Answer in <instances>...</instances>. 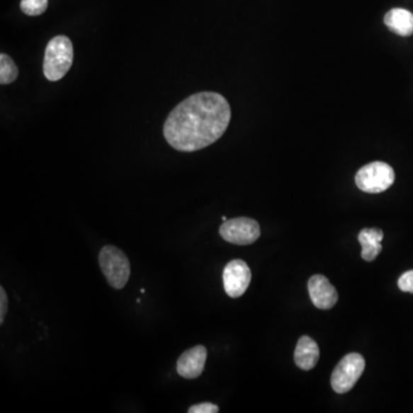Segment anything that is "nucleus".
I'll use <instances>...</instances> for the list:
<instances>
[{"instance_id": "f257e3e1", "label": "nucleus", "mask_w": 413, "mask_h": 413, "mask_svg": "<svg viewBox=\"0 0 413 413\" xmlns=\"http://www.w3.org/2000/svg\"><path fill=\"white\" fill-rule=\"evenodd\" d=\"M231 116L230 103L222 94H192L168 115L163 125V136L177 151H200L223 136Z\"/></svg>"}, {"instance_id": "f03ea898", "label": "nucleus", "mask_w": 413, "mask_h": 413, "mask_svg": "<svg viewBox=\"0 0 413 413\" xmlns=\"http://www.w3.org/2000/svg\"><path fill=\"white\" fill-rule=\"evenodd\" d=\"M74 47L72 40L64 35L55 36L47 43L43 62V72L51 81H60L73 66Z\"/></svg>"}, {"instance_id": "7ed1b4c3", "label": "nucleus", "mask_w": 413, "mask_h": 413, "mask_svg": "<svg viewBox=\"0 0 413 413\" xmlns=\"http://www.w3.org/2000/svg\"><path fill=\"white\" fill-rule=\"evenodd\" d=\"M99 266L106 281L115 290H123L129 281L131 268L127 255L115 246H105L99 253Z\"/></svg>"}, {"instance_id": "20e7f679", "label": "nucleus", "mask_w": 413, "mask_h": 413, "mask_svg": "<svg viewBox=\"0 0 413 413\" xmlns=\"http://www.w3.org/2000/svg\"><path fill=\"white\" fill-rule=\"evenodd\" d=\"M357 187L366 193L385 192L395 181V172L387 163L377 161L362 166L355 177Z\"/></svg>"}, {"instance_id": "39448f33", "label": "nucleus", "mask_w": 413, "mask_h": 413, "mask_svg": "<svg viewBox=\"0 0 413 413\" xmlns=\"http://www.w3.org/2000/svg\"><path fill=\"white\" fill-rule=\"evenodd\" d=\"M365 370V359L357 353H348L336 365L331 378L334 392L346 394L355 387Z\"/></svg>"}, {"instance_id": "423d86ee", "label": "nucleus", "mask_w": 413, "mask_h": 413, "mask_svg": "<svg viewBox=\"0 0 413 413\" xmlns=\"http://www.w3.org/2000/svg\"><path fill=\"white\" fill-rule=\"evenodd\" d=\"M220 234L230 244L246 246L256 242L261 235V229L256 220L251 218H232L220 225Z\"/></svg>"}, {"instance_id": "0eeeda50", "label": "nucleus", "mask_w": 413, "mask_h": 413, "mask_svg": "<svg viewBox=\"0 0 413 413\" xmlns=\"http://www.w3.org/2000/svg\"><path fill=\"white\" fill-rule=\"evenodd\" d=\"M251 272L242 259H233L227 263L223 271L224 290L227 295L237 299L244 295L251 284Z\"/></svg>"}, {"instance_id": "6e6552de", "label": "nucleus", "mask_w": 413, "mask_h": 413, "mask_svg": "<svg viewBox=\"0 0 413 413\" xmlns=\"http://www.w3.org/2000/svg\"><path fill=\"white\" fill-rule=\"evenodd\" d=\"M308 290L311 301L318 309L329 310L338 302V292L324 276H312L309 279Z\"/></svg>"}, {"instance_id": "1a4fd4ad", "label": "nucleus", "mask_w": 413, "mask_h": 413, "mask_svg": "<svg viewBox=\"0 0 413 413\" xmlns=\"http://www.w3.org/2000/svg\"><path fill=\"white\" fill-rule=\"evenodd\" d=\"M207 361V349L203 346H196L181 353L177 361V372L185 379H196L203 374Z\"/></svg>"}, {"instance_id": "9d476101", "label": "nucleus", "mask_w": 413, "mask_h": 413, "mask_svg": "<svg viewBox=\"0 0 413 413\" xmlns=\"http://www.w3.org/2000/svg\"><path fill=\"white\" fill-rule=\"evenodd\" d=\"M319 359L318 344L309 336H302L296 346L294 361L301 370L309 371L316 366Z\"/></svg>"}, {"instance_id": "9b49d317", "label": "nucleus", "mask_w": 413, "mask_h": 413, "mask_svg": "<svg viewBox=\"0 0 413 413\" xmlns=\"http://www.w3.org/2000/svg\"><path fill=\"white\" fill-rule=\"evenodd\" d=\"M385 25L398 36L409 37L413 33V14L404 9H392L385 16Z\"/></svg>"}, {"instance_id": "f8f14e48", "label": "nucleus", "mask_w": 413, "mask_h": 413, "mask_svg": "<svg viewBox=\"0 0 413 413\" xmlns=\"http://www.w3.org/2000/svg\"><path fill=\"white\" fill-rule=\"evenodd\" d=\"M383 232L380 229H364L359 232L358 242L362 246L363 259L371 262L377 259L383 251Z\"/></svg>"}, {"instance_id": "ddd939ff", "label": "nucleus", "mask_w": 413, "mask_h": 413, "mask_svg": "<svg viewBox=\"0 0 413 413\" xmlns=\"http://www.w3.org/2000/svg\"><path fill=\"white\" fill-rule=\"evenodd\" d=\"M18 76V69L12 57L5 53L0 55V84H12L16 81Z\"/></svg>"}, {"instance_id": "4468645a", "label": "nucleus", "mask_w": 413, "mask_h": 413, "mask_svg": "<svg viewBox=\"0 0 413 413\" xmlns=\"http://www.w3.org/2000/svg\"><path fill=\"white\" fill-rule=\"evenodd\" d=\"M22 12L29 16H42L49 7V0H21Z\"/></svg>"}, {"instance_id": "2eb2a0df", "label": "nucleus", "mask_w": 413, "mask_h": 413, "mask_svg": "<svg viewBox=\"0 0 413 413\" xmlns=\"http://www.w3.org/2000/svg\"><path fill=\"white\" fill-rule=\"evenodd\" d=\"M398 287L402 292L412 293L413 294V270L407 271L398 279Z\"/></svg>"}, {"instance_id": "dca6fc26", "label": "nucleus", "mask_w": 413, "mask_h": 413, "mask_svg": "<svg viewBox=\"0 0 413 413\" xmlns=\"http://www.w3.org/2000/svg\"><path fill=\"white\" fill-rule=\"evenodd\" d=\"M220 411L217 405L205 402V403H200V404L193 405L188 409V413H217Z\"/></svg>"}, {"instance_id": "f3484780", "label": "nucleus", "mask_w": 413, "mask_h": 413, "mask_svg": "<svg viewBox=\"0 0 413 413\" xmlns=\"http://www.w3.org/2000/svg\"><path fill=\"white\" fill-rule=\"evenodd\" d=\"M7 309H9V299H7L6 292L1 286L0 287V324H4Z\"/></svg>"}, {"instance_id": "a211bd4d", "label": "nucleus", "mask_w": 413, "mask_h": 413, "mask_svg": "<svg viewBox=\"0 0 413 413\" xmlns=\"http://www.w3.org/2000/svg\"><path fill=\"white\" fill-rule=\"evenodd\" d=\"M222 220H223V222H225V220H227V217H225V216H223V217H222Z\"/></svg>"}]
</instances>
